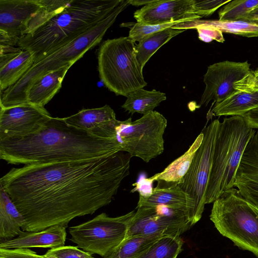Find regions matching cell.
Wrapping results in <instances>:
<instances>
[{"mask_svg":"<svg viewBox=\"0 0 258 258\" xmlns=\"http://www.w3.org/2000/svg\"><path fill=\"white\" fill-rule=\"evenodd\" d=\"M131 155L122 151L99 158L26 165L12 168L1 185L25 218L24 231L92 215L108 205L130 173Z\"/></svg>","mask_w":258,"mask_h":258,"instance_id":"6da1fadb","label":"cell"},{"mask_svg":"<svg viewBox=\"0 0 258 258\" xmlns=\"http://www.w3.org/2000/svg\"><path fill=\"white\" fill-rule=\"evenodd\" d=\"M119 151L116 138L94 136L58 117H51L28 136L0 141V158L13 165L89 159Z\"/></svg>","mask_w":258,"mask_h":258,"instance_id":"7a4b0ae2","label":"cell"},{"mask_svg":"<svg viewBox=\"0 0 258 258\" xmlns=\"http://www.w3.org/2000/svg\"><path fill=\"white\" fill-rule=\"evenodd\" d=\"M121 1L72 0L62 11L21 37L17 45L29 51L37 62L105 19Z\"/></svg>","mask_w":258,"mask_h":258,"instance_id":"3957f363","label":"cell"},{"mask_svg":"<svg viewBox=\"0 0 258 258\" xmlns=\"http://www.w3.org/2000/svg\"><path fill=\"white\" fill-rule=\"evenodd\" d=\"M129 5L127 0H122L105 19L70 42L34 63L18 82L1 92L0 107H9L28 103V92L39 78L66 65H73L87 51L101 42L119 14Z\"/></svg>","mask_w":258,"mask_h":258,"instance_id":"277c9868","label":"cell"},{"mask_svg":"<svg viewBox=\"0 0 258 258\" xmlns=\"http://www.w3.org/2000/svg\"><path fill=\"white\" fill-rule=\"evenodd\" d=\"M256 130L241 116L224 118L216 137L206 204L234 187L236 173L245 148Z\"/></svg>","mask_w":258,"mask_h":258,"instance_id":"5b68a950","label":"cell"},{"mask_svg":"<svg viewBox=\"0 0 258 258\" xmlns=\"http://www.w3.org/2000/svg\"><path fill=\"white\" fill-rule=\"evenodd\" d=\"M210 219L224 237L258 257V208L233 187L214 202Z\"/></svg>","mask_w":258,"mask_h":258,"instance_id":"8992f818","label":"cell"},{"mask_svg":"<svg viewBox=\"0 0 258 258\" xmlns=\"http://www.w3.org/2000/svg\"><path fill=\"white\" fill-rule=\"evenodd\" d=\"M135 44L128 37H120L104 41L98 50L100 79L116 95L126 97L147 85L137 59Z\"/></svg>","mask_w":258,"mask_h":258,"instance_id":"52a82bcc","label":"cell"},{"mask_svg":"<svg viewBox=\"0 0 258 258\" xmlns=\"http://www.w3.org/2000/svg\"><path fill=\"white\" fill-rule=\"evenodd\" d=\"M72 0H0V43L19 39L62 11Z\"/></svg>","mask_w":258,"mask_h":258,"instance_id":"ba28073f","label":"cell"},{"mask_svg":"<svg viewBox=\"0 0 258 258\" xmlns=\"http://www.w3.org/2000/svg\"><path fill=\"white\" fill-rule=\"evenodd\" d=\"M220 123V120L216 119L202 130V142L195 154L189 169L178 184L186 196V214L191 226L201 219L204 210L206 189Z\"/></svg>","mask_w":258,"mask_h":258,"instance_id":"9c48e42d","label":"cell"},{"mask_svg":"<svg viewBox=\"0 0 258 258\" xmlns=\"http://www.w3.org/2000/svg\"><path fill=\"white\" fill-rule=\"evenodd\" d=\"M167 124L166 118L156 111L143 115L133 122L131 117L119 120L115 134L120 151L149 162L164 151L163 135Z\"/></svg>","mask_w":258,"mask_h":258,"instance_id":"30bf717a","label":"cell"},{"mask_svg":"<svg viewBox=\"0 0 258 258\" xmlns=\"http://www.w3.org/2000/svg\"><path fill=\"white\" fill-rule=\"evenodd\" d=\"M135 213L132 211L116 217L102 213L89 221L69 227L70 240L91 254L105 257L126 238Z\"/></svg>","mask_w":258,"mask_h":258,"instance_id":"8fae6325","label":"cell"},{"mask_svg":"<svg viewBox=\"0 0 258 258\" xmlns=\"http://www.w3.org/2000/svg\"><path fill=\"white\" fill-rule=\"evenodd\" d=\"M137 209L126 238L138 235L180 236L192 226L183 211L163 206Z\"/></svg>","mask_w":258,"mask_h":258,"instance_id":"7c38bea8","label":"cell"},{"mask_svg":"<svg viewBox=\"0 0 258 258\" xmlns=\"http://www.w3.org/2000/svg\"><path fill=\"white\" fill-rule=\"evenodd\" d=\"M251 70L247 61L224 60L209 66L204 76L206 85L199 106L213 104L227 98L234 91V84L248 74Z\"/></svg>","mask_w":258,"mask_h":258,"instance_id":"4fadbf2b","label":"cell"},{"mask_svg":"<svg viewBox=\"0 0 258 258\" xmlns=\"http://www.w3.org/2000/svg\"><path fill=\"white\" fill-rule=\"evenodd\" d=\"M51 117L44 107L28 103L1 107L0 141L21 138L33 134Z\"/></svg>","mask_w":258,"mask_h":258,"instance_id":"5bb4252c","label":"cell"},{"mask_svg":"<svg viewBox=\"0 0 258 258\" xmlns=\"http://www.w3.org/2000/svg\"><path fill=\"white\" fill-rule=\"evenodd\" d=\"M194 0H155L135 11L134 17L144 25L190 22L201 18L194 14Z\"/></svg>","mask_w":258,"mask_h":258,"instance_id":"9a60e30c","label":"cell"},{"mask_svg":"<svg viewBox=\"0 0 258 258\" xmlns=\"http://www.w3.org/2000/svg\"><path fill=\"white\" fill-rule=\"evenodd\" d=\"M258 108V80L253 71L234 85V91L226 99L214 104L209 113L212 116H244Z\"/></svg>","mask_w":258,"mask_h":258,"instance_id":"2e32d148","label":"cell"},{"mask_svg":"<svg viewBox=\"0 0 258 258\" xmlns=\"http://www.w3.org/2000/svg\"><path fill=\"white\" fill-rule=\"evenodd\" d=\"M234 187L258 208V129L248 143L236 173Z\"/></svg>","mask_w":258,"mask_h":258,"instance_id":"e0dca14e","label":"cell"},{"mask_svg":"<svg viewBox=\"0 0 258 258\" xmlns=\"http://www.w3.org/2000/svg\"><path fill=\"white\" fill-rule=\"evenodd\" d=\"M69 125L86 130L94 136L116 138L115 128L118 122L114 110L108 105L92 109H83L78 113L63 118Z\"/></svg>","mask_w":258,"mask_h":258,"instance_id":"ac0fdd59","label":"cell"},{"mask_svg":"<svg viewBox=\"0 0 258 258\" xmlns=\"http://www.w3.org/2000/svg\"><path fill=\"white\" fill-rule=\"evenodd\" d=\"M66 236V227L56 225L38 232L23 231L15 238L1 242L0 248H55L64 245Z\"/></svg>","mask_w":258,"mask_h":258,"instance_id":"d6986e66","label":"cell"},{"mask_svg":"<svg viewBox=\"0 0 258 258\" xmlns=\"http://www.w3.org/2000/svg\"><path fill=\"white\" fill-rule=\"evenodd\" d=\"M34 63L33 55L28 50L0 54L1 92L18 82Z\"/></svg>","mask_w":258,"mask_h":258,"instance_id":"ffe728a7","label":"cell"},{"mask_svg":"<svg viewBox=\"0 0 258 258\" xmlns=\"http://www.w3.org/2000/svg\"><path fill=\"white\" fill-rule=\"evenodd\" d=\"M72 66L66 65L39 78L28 92L27 103L44 107L59 90L66 73Z\"/></svg>","mask_w":258,"mask_h":258,"instance_id":"44dd1931","label":"cell"},{"mask_svg":"<svg viewBox=\"0 0 258 258\" xmlns=\"http://www.w3.org/2000/svg\"><path fill=\"white\" fill-rule=\"evenodd\" d=\"M203 139V134L201 132L187 151L168 165L163 171L154 175L155 181H157L156 188L173 187L181 182L189 169Z\"/></svg>","mask_w":258,"mask_h":258,"instance_id":"7402d4cb","label":"cell"},{"mask_svg":"<svg viewBox=\"0 0 258 258\" xmlns=\"http://www.w3.org/2000/svg\"><path fill=\"white\" fill-rule=\"evenodd\" d=\"M26 221L3 187L0 185V238L9 240L20 235Z\"/></svg>","mask_w":258,"mask_h":258,"instance_id":"603a6c76","label":"cell"},{"mask_svg":"<svg viewBox=\"0 0 258 258\" xmlns=\"http://www.w3.org/2000/svg\"><path fill=\"white\" fill-rule=\"evenodd\" d=\"M159 206L183 211L186 213V194L178 185L173 187L166 188L155 187L153 188L152 194L149 197H143L139 196L137 208L141 207Z\"/></svg>","mask_w":258,"mask_h":258,"instance_id":"cb8c5ba5","label":"cell"},{"mask_svg":"<svg viewBox=\"0 0 258 258\" xmlns=\"http://www.w3.org/2000/svg\"><path fill=\"white\" fill-rule=\"evenodd\" d=\"M198 25L213 26L223 33H231L246 37H258V25L247 21H222L220 20H195L179 24L174 27L175 29L186 30L195 28Z\"/></svg>","mask_w":258,"mask_h":258,"instance_id":"d4e9b609","label":"cell"},{"mask_svg":"<svg viewBox=\"0 0 258 258\" xmlns=\"http://www.w3.org/2000/svg\"><path fill=\"white\" fill-rule=\"evenodd\" d=\"M122 105L125 111L133 115L139 113L146 114L166 99L165 94L153 89L148 91L143 88L139 89L130 93Z\"/></svg>","mask_w":258,"mask_h":258,"instance_id":"484cf974","label":"cell"},{"mask_svg":"<svg viewBox=\"0 0 258 258\" xmlns=\"http://www.w3.org/2000/svg\"><path fill=\"white\" fill-rule=\"evenodd\" d=\"M185 30L169 28L151 34L140 41L136 45V49L137 59L141 68L143 69L150 57L161 46Z\"/></svg>","mask_w":258,"mask_h":258,"instance_id":"4316f807","label":"cell"},{"mask_svg":"<svg viewBox=\"0 0 258 258\" xmlns=\"http://www.w3.org/2000/svg\"><path fill=\"white\" fill-rule=\"evenodd\" d=\"M183 241L178 235H164L153 242L136 258H177Z\"/></svg>","mask_w":258,"mask_h":258,"instance_id":"83f0119b","label":"cell"},{"mask_svg":"<svg viewBox=\"0 0 258 258\" xmlns=\"http://www.w3.org/2000/svg\"><path fill=\"white\" fill-rule=\"evenodd\" d=\"M162 236L152 235L127 237L111 253L102 258H136Z\"/></svg>","mask_w":258,"mask_h":258,"instance_id":"f1b7e54d","label":"cell"},{"mask_svg":"<svg viewBox=\"0 0 258 258\" xmlns=\"http://www.w3.org/2000/svg\"><path fill=\"white\" fill-rule=\"evenodd\" d=\"M257 7L258 0L231 1L219 11V20L240 21Z\"/></svg>","mask_w":258,"mask_h":258,"instance_id":"f546056e","label":"cell"},{"mask_svg":"<svg viewBox=\"0 0 258 258\" xmlns=\"http://www.w3.org/2000/svg\"><path fill=\"white\" fill-rule=\"evenodd\" d=\"M183 22L176 21L158 25H144L138 22L134 23L131 28L128 37L134 42H140L144 38L161 31L166 29L171 28Z\"/></svg>","mask_w":258,"mask_h":258,"instance_id":"4dcf8cb0","label":"cell"},{"mask_svg":"<svg viewBox=\"0 0 258 258\" xmlns=\"http://www.w3.org/2000/svg\"><path fill=\"white\" fill-rule=\"evenodd\" d=\"M44 256L46 258H95L89 252L71 245L50 248Z\"/></svg>","mask_w":258,"mask_h":258,"instance_id":"1f68e13d","label":"cell"},{"mask_svg":"<svg viewBox=\"0 0 258 258\" xmlns=\"http://www.w3.org/2000/svg\"><path fill=\"white\" fill-rule=\"evenodd\" d=\"M231 0H194V14L201 18L208 17L213 14L218 8L228 3Z\"/></svg>","mask_w":258,"mask_h":258,"instance_id":"d6a6232c","label":"cell"},{"mask_svg":"<svg viewBox=\"0 0 258 258\" xmlns=\"http://www.w3.org/2000/svg\"><path fill=\"white\" fill-rule=\"evenodd\" d=\"M199 34V38L205 42L213 40L223 43L225 41L223 32L217 28L208 25H198L196 27Z\"/></svg>","mask_w":258,"mask_h":258,"instance_id":"836d02e7","label":"cell"},{"mask_svg":"<svg viewBox=\"0 0 258 258\" xmlns=\"http://www.w3.org/2000/svg\"><path fill=\"white\" fill-rule=\"evenodd\" d=\"M1 258H46L43 255H38L28 248L15 249L0 248Z\"/></svg>","mask_w":258,"mask_h":258,"instance_id":"e575fe53","label":"cell"},{"mask_svg":"<svg viewBox=\"0 0 258 258\" xmlns=\"http://www.w3.org/2000/svg\"><path fill=\"white\" fill-rule=\"evenodd\" d=\"M155 181V178L154 175L148 178L143 177L133 184L135 187L131 190V192L137 191L139 192V196L148 197L152 194L154 188L152 185Z\"/></svg>","mask_w":258,"mask_h":258,"instance_id":"d590c367","label":"cell"},{"mask_svg":"<svg viewBox=\"0 0 258 258\" xmlns=\"http://www.w3.org/2000/svg\"><path fill=\"white\" fill-rule=\"evenodd\" d=\"M243 117L249 126L258 129V108L249 111Z\"/></svg>","mask_w":258,"mask_h":258,"instance_id":"8d00e7d4","label":"cell"},{"mask_svg":"<svg viewBox=\"0 0 258 258\" xmlns=\"http://www.w3.org/2000/svg\"><path fill=\"white\" fill-rule=\"evenodd\" d=\"M240 21H247L254 23L258 21V7L247 14Z\"/></svg>","mask_w":258,"mask_h":258,"instance_id":"74e56055","label":"cell"},{"mask_svg":"<svg viewBox=\"0 0 258 258\" xmlns=\"http://www.w3.org/2000/svg\"><path fill=\"white\" fill-rule=\"evenodd\" d=\"M155 0H127V2L130 5H132L134 6L138 7L140 6L147 5Z\"/></svg>","mask_w":258,"mask_h":258,"instance_id":"f35d334b","label":"cell"},{"mask_svg":"<svg viewBox=\"0 0 258 258\" xmlns=\"http://www.w3.org/2000/svg\"><path fill=\"white\" fill-rule=\"evenodd\" d=\"M253 73H254V74L255 76L256 77V78L258 80V68H257L256 70L253 71Z\"/></svg>","mask_w":258,"mask_h":258,"instance_id":"ab89813d","label":"cell"},{"mask_svg":"<svg viewBox=\"0 0 258 258\" xmlns=\"http://www.w3.org/2000/svg\"><path fill=\"white\" fill-rule=\"evenodd\" d=\"M254 23H255V24H257V25H258V21H256V22H255Z\"/></svg>","mask_w":258,"mask_h":258,"instance_id":"60d3db41","label":"cell"},{"mask_svg":"<svg viewBox=\"0 0 258 258\" xmlns=\"http://www.w3.org/2000/svg\"><path fill=\"white\" fill-rule=\"evenodd\" d=\"M0 258H1V257H0Z\"/></svg>","mask_w":258,"mask_h":258,"instance_id":"b9f144b4","label":"cell"}]
</instances>
